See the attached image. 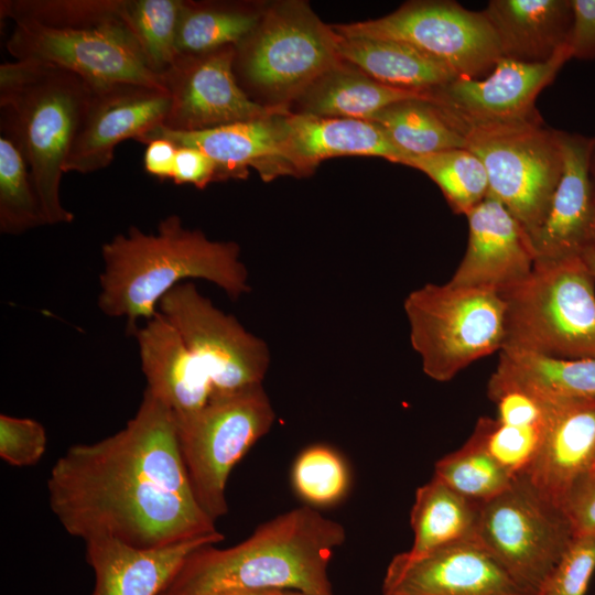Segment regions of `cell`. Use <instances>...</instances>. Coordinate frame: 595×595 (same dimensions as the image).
<instances>
[{
	"label": "cell",
	"mask_w": 595,
	"mask_h": 595,
	"mask_svg": "<svg viewBox=\"0 0 595 595\" xmlns=\"http://www.w3.org/2000/svg\"><path fill=\"white\" fill-rule=\"evenodd\" d=\"M292 483L302 499L312 505L326 506L346 494L349 474L336 451L325 445H313L298 456Z\"/></svg>",
	"instance_id": "cell-38"
},
{
	"label": "cell",
	"mask_w": 595,
	"mask_h": 595,
	"mask_svg": "<svg viewBox=\"0 0 595 595\" xmlns=\"http://www.w3.org/2000/svg\"><path fill=\"white\" fill-rule=\"evenodd\" d=\"M145 145V172L160 180H172L177 145L165 138H155Z\"/></svg>",
	"instance_id": "cell-45"
},
{
	"label": "cell",
	"mask_w": 595,
	"mask_h": 595,
	"mask_svg": "<svg viewBox=\"0 0 595 595\" xmlns=\"http://www.w3.org/2000/svg\"><path fill=\"white\" fill-rule=\"evenodd\" d=\"M496 404L497 420L509 425H539L545 422L544 405L523 389L493 374L487 387Z\"/></svg>",
	"instance_id": "cell-41"
},
{
	"label": "cell",
	"mask_w": 595,
	"mask_h": 595,
	"mask_svg": "<svg viewBox=\"0 0 595 595\" xmlns=\"http://www.w3.org/2000/svg\"><path fill=\"white\" fill-rule=\"evenodd\" d=\"M433 478L482 502L506 490L515 477L468 437L462 447L435 463Z\"/></svg>",
	"instance_id": "cell-36"
},
{
	"label": "cell",
	"mask_w": 595,
	"mask_h": 595,
	"mask_svg": "<svg viewBox=\"0 0 595 595\" xmlns=\"http://www.w3.org/2000/svg\"><path fill=\"white\" fill-rule=\"evenodd\" d=\"M6 47L14 60L62 67L91 87L128 82L164 88L125 21L75 29L15 24Z\"/></svg>",
	"instance_id": "cell-13"
},
{
	"label": "cell",
	"mask_w": 595,
	"mask_h": 595,
	"mask_svg": "<svg viewBox=\"0 0 595 595\" xmlns=\"http://www.w3.org/2000/svg\"><path fill=\"white\" fill-rule=\"evenodd\" d=\"M101 257L98 307L109 317L125 318L129 335L140 320L158 313L162 298L183 280L209 281L234 301L250 291L239 246L210 240L199 229L184 227L174 214L159 223L155 234L131 226L116 235L102 245Z\"/></svg>",
	"instance_id": "cell-3"
},
{
	"label": "cell",
	"mask_w": 595,
	"mask_h": 595,
	"mask_svg": "<svg viewBox=\"0 0 595 595\" xmlns=\"http://www.w3.org/2000/svg\"><path fill=\"white\" fill-rule=\"evenodd\" d=\"M266 4L181 0L176 24L178 54L237 47L258 26Z\"/></svg>",
	"instance_id": "cell-30"
},
{
	"label": "cell",
	"mask_w": 595,
	"mask_h": 595,
	"mask_svg": "<svg viewBox=\"0 0 595 595\" xmlns=\"http://www.w3.org/2000/svg\"><path fill=\"white\" fill-rule=\"evenodd\" d=\"M561 509L576 537H595V470L577 480L565 495Z\"/></svg>",
	"instance_id": "cell-42"
},
{
	"label": "cell",
	"mask_w": 595,
	"mask_h": 595,
	"mask_svg": "<svg viewBox=\"0 0 595 595\" xmlns=\"http://www.w3.org/2000/svg\"><path fill=\"white\" fill-rule=\"evenodd\" d=\"M47 444L45 428L30 418L0 414V457L14 467L34 466Z\"/></svg>",
	"instance_id": "cell-40"
},
{
	"label": "cell",
	"mask_w": 595,
	"mask_h": 595,
	"mask_svg": "<svg viewBox=\"0 0 595 595\" xmlns=\"http://www.w3.org/2000/svg\"><path fill=\"white\" fill-rule=\"evenodd\" d=\"M383 595H538L520 585L478 542L464 541L421 558L390 561Z\"/></svg>",
	"instance_id": "cell-17"
},
{
	"label": "cell",
	"mask_w": 595,
	"mask_h": 595,
	"mask_svg": "<svg viewBox=\"0 0 595 595\" xmlns=\"http://www.w3.org/2000/svg\"><path fill=\"white\" fill-rule=\"evenodd\" d=\"M593 137L561 130L563 167L548 213L532 237L537 260L582 257L595 249V185L589 171Z\"/></svg>",
	"instance_id": "cell-19"
},
{
	"label": "cell",
	"mask_w": 595,
	"mask_h": 595,
	"mask_svg": "<svg viewBox=\"0 0 595 595\" xmlns=\"http://www.w3.org/2000/svg\"><path fill=\"white\" fill-rule=\"evenodd\" d=\"M466 217L468 242L451 284L501 294L531 273V238L499 201L487 195Z\"/></svg>",
	"instance_id": "cell-18"
},
{
	"label": "cell",
	"mask_w": 595,
	"mask_h": 595,
	"mask_svg": "<svg viewBox=\"0 0 595 595\" xmlns=\"http://www.w3.org/2000/svg\"><path fill=\"white\" fill-rule=\"evenodd\" d=\"M279 595H305V594H303L301 592H298V591L283 589V591H280Z\"/></svg>",
	"instance_id": "cell-49"
},
{
	"label": "cell",
	"mask_w": 595,
	"mask_h": 595,
	"mask_svg": "<svg viewBox=\"0 0 595 595\" xmlns=\"http://www.w3.org/2000/svg\"><path fill=\"white\" fill-rule=\"evenodd\" d=\"M123 0H2L1 19L50 29L100 26L122 18Z\"/></svg>",
	"instance_id": "cell-34"
},
{
	"label": "cell",
	"mask_w": 595,
	"mask_h": 595,
	"mask_svg": "<svg viewBox=\"0 0 595 595\" xmlns=\"http://www.w3.org/2000/svg\"><path fill=\"white\" fill-rule=\"evenodd\" d=\"M541 403L545 409L541 446L522 475L561 508L571 487L595 470V398Z\"/></svg>",
	"instance_id": "cell-20"
},
{
	"label": "cell",
	"mask_w": 595,
	"mask_h": 595,
	"mask_svg": "<svg viewBox=\"0 0 595 595\" xmlns=\"http://www.w3.org/2000/svg\"><path fill=\"white\" fill-rule=\"evenodd\" d=\"M282 123V154L292 175H307L322 161L336 156H379L398 164L408 156L370 120L288 111Z\"/></svg>",
	"instance_id": "cell-22"
},
{
	"label": "cell",
	"mask_w": 595,
	"mask_h": 595,
	"mask_svg": "<svg viewBox=\"0 0 595 595\" xmlns=\"http://www.w3.org/2000/svg\"><path fill=\"white\" fill-rule=\"evenodd\" d=\"M595 571V537H576L548 574L538 595H584Z\"/></svg>",
	"instance_id": "cell-39"
},
{
	"label": "cell",
	"mask_w": 595,
	"mask_h": 595,
	"mask_svg": "<svg viewBox=\"0 0 595 595\" xmlns=\"http://www.w3.org/2000/svg\"><path fill=\"white\" fill-rule=\"evenodd\" d=\"M47 493L65 531L85 542L112 538L149 549L219 533L193 494L175 415L148 389L123 429L75 444L55 462Z\"/></svg>",
	"instance_id": "cell-1"
},
{
	"label": "cell",
	"mask_w": 595,
	"mask_h": 595,
	"mask_svg": "<svg viewBox=\"0 0 595 595\" xmlns=\"http://www.w3.org/2000/svg\"><path fill=\"white\" fill-rule=\"evenodd\" d=\"M589 171H591V175L595 185V137H593V140H592V149H591V156H589Z\"/></svg>",
	"instance_id": "cell-48"
},
{
	"label": "cell",
	"mask_w": 595,
	"mask_h": 595,
	"mask_svg": "<svg viewBox=\"0 0 595 595\" xmlns=\"http://www.w3.org/2000/svg\"><path fill=\"white\" fill-rule=\"evenodd\" d=\"M137 339L147 388L175 415L204 408L213 398L210 388L193 363L180 334L158 313L139 326Z\"/></svg>",
	"instance_id": "cell-24"
},
{
	"label": "cell",
	"mask_w": 595,
	"mask_h": 595,
	"mask_svg": "<svg viewBox=\"0 0 595 595\" xmlns=\"http://www.w3.org/2000/svg\"><path fill=\"white\" fill-rule=\"evenodd\" d=\"M283 113L199 131H174L159 126L137 141L147 144L155 138H165L177 147L202 151L215 163L217 182L244 180L249 167L258 171L263 181H270L289 175L282 154Z\"/></svg>",
	"instance_id": "cell-21"
},
{
	"label": "cell",
	"mask_w": 595,
	"mask_h": 595,
	"mask_svg": "<svg viewBox=\"0 0 595 595\" xmlns=\"http://www.w3.org/2000/svg\"><path fill=\"white\" fill-rule=\"evenodd\" d=\"M90 90L77 74L48 63L0 65L1 133L24 155L47 225L74 220L61 203L60 185Z\"/></svg>",
	"instance_id": "cell-4"
},
{
	"label": "cell",
	"mask_w": 595,
	"mask_h": 595,
	"mask_svg": "<svg viewBox=\"0 0 595 595\" xmlns=\"http://www.w3.org/2000/svg\"><path fill=\"white\" fill-rule=\"evenodd\" d=\"M159 312L180 334L212 400L262 383L271 360L267 343L216 307L194 283L167 292Z\"/></svg>",
	"instance_id": "cell-12"
},
{
	"label": "cell",
	"mask_w": 595,
	"mask_h": 595,
	"mask_svg": "<svg viewBox=\"0 0 595 595\" xmlns=\"http://www.w3.org/2000/svg\"><path fill=\"white\" fill-rule=\"evenodd\" d=\"M280 589H262V591H244L230 593L227 595H279Z\"/></svg>",
	"instance_id": "cell-46"
},
{
	"label": "cell",
	"mask_w": 595,
	"mask_h": 595,
	"mask_svg": "<svg viewBox=\"0 0 595 595\" xmlns=\"http://www.w3.org/2000/svg\"><path fill=\"white\" fill-rule=\"evenodd\" d=\"M332 28L344 37L407 43L457 76H487L501 58L497 37L484 12L467 10L450 0L410 1L382 18Z\"/></svg>",
	"instance_id": "cell-11"
},
{
	"label": "cell",
	"mask_w": 595,
	"mask_h": 595,
	"mask_svg": "<svg viewBox=\"0 0 595 595\" xmlns=\"http://www.w3.org/2000/svg\"><path fill=\"white\" fill-rule=\"evenodd\" d=\"M544 424L509 425L483 416L478 419L469 439L517 477L527 473L533 463L541 446Z\"/></svg>",
	"instance_id": "cell-37"
},
{
	"label": "cell",
	"mask_w": 595,
	"mask_h": 595,
	"mask_svg": "<svg viewBox=\"0 0 595 595\" xmlns=\"http://www.w3.org/2000/svg\"><path fill=\"white\" fill-rule=\"evenodd\" d=\"M180 3L181 0H123L122 18L149 68L159 76L178 55L175 40Z\"/></svg>",
	"instance_id": "cell-35"
},
{
	"label": "cell",
	"mask_w": 595,
	"mask_h": 595,
	"mask_svg": "<svg viewBox=\"0 0 595 595\" xmlns=\"http://www.w3.org/2000/svg\"><path fill=\"white\" fill-rule=\"evenodd\" d=\"M224 538L219 532L149 549L112 538L88 540L86 561L95 574L90 595H160L191 552L205 544H217Z\"/></svg>",
	"instance_id": "cell-23"
},
{
	"label": "cell",
	"mask_w": 595,
	"mask_h": 595,
	"mask_svg": "<svg viewBox=\"0 0 595 595\" xmlns=\"http://www.w3.org/2000/svg\"><path fill=\"white\" fill-rule=\"evenodd\" d=\"M409 99L431 100V94L387 86L342 60L302 94L291 112L370 120L383 108Z\"/></svg>",
	"instance_id": "cell-26"
},
{
	"label": "cell",
	"mask_w": 595,
	"mask_h": 595,
	"mask_svg": "<svg viewBox=\"0 0 595 595\" xmlns=\"http://www.w3.org/2000/svg\"><path fill=\"white\" fill-rule=\"evenodd\" d=\"M274 419L262 383L175 415L178 448L193 494L212 520L228 511L226 485L231 469L269 432Z\"/></svg>",
	"instance_id": "cell-8"
},
{
	"label": "cell",
	"mask_w": 595,
	"mask_h": 595,
	"mask_svg": "<svg viewBox=\"0 0 595 595\" xmlns=\"http://www.w3.org/2000/svg\"><path fill=\"white\" fill-rule=\"evenodd\" d=\"M170 102L164 88L137 83L91 87L64 173L87 174L107 167L118 143L137 141L164 123Z\"/></svg>",
	"instance_id": "cell-16"
},
{
	"label": "cell",
	"mask_w": 595,
	"mask_h": 595,
	"mask_svg": "<svg viewBox=\"0 0 595 595\" xmlns=\"http://www.w3.org/2000/svg\"><path fill=\"white\" fill-rule=\"evenodd\" d=\"M47 225L29 166L17 143L0 136V231L18 236Z\"/></svg>",
	"instance_id": "cell-33"
},
{
	"label": "cell",
	"mask_w": 595,
	"mask_h": 595,
	"mask_svg": "<svg viewBox=\"0 0 595 595\" xmlns=\"http://www.w3.org/2000/svg\"><path fill=\"white\" fill-rule=\"evenodd\" d=\"M500 295L502 349L595 359V278L582 257L536 260L531 273Z\"/></svg>",
	"instance_id": "cell-6"
},
{
	"label": "cell",
	"mask_w": 595,
	"mask_h": 595,
	"mask_svg": "<svg viewBox=\"0 0 595 595\" xmlns=\"http://www.w3.org/2000/svg\"><path fill=\"white\" fill-rule=\"evenodd\" d=\"M479 504L432 477L415 491L410 512L413 543L404 553L416 559L450 544L477 541Z\"/></svg>",
	"instance_id": "cell-28"
},
{
	"label": "cell",
	"mask_w": 595,
	"mask_h": 595,
	"mask_svg": "<svg viewBox=\"0 0 595 595\" xmlns=\"http://www.w3.org/2000/svg\"><path fill=\"white\" fill-rule=\"evenodd\" d=\"M235 46L178 54L161 75L171 100L162 126L174 131H199L279 112L245 93L235 75Z\"/></svg>",
	"instance_id": "cell-15"
},
{
	"label": "cell",
	"mask_w": 595,
	"mask_h": 595,
	"mask_svg": "<svg viewBox=\"0 0 595 595\" xmlns=\"http://www.w3.org/2000/svg\"><path fill=\"white\" fill-rule=\"evenodd\" d=\"M573 22L566 47L571 58H595V0H572Z\"/></svg>",
	"instance_id": "cell-43"
},
{
	"label": "cell",
	"mask_w": 595,
	"mask_h": 595,
	"mask_svg": "<svg viewBox=\"0 0 595 595\" xmlns=\"http://www.w3.org/2000/svg\"><path fill=\"white\" fill-rule=\"evenodd\" d=\"M370 121L377 123L392 144L408 156L466 148L464 136L431 100L409 99L392 104Z\"/></svg>",
	"instance_id": "cell-31"
},
{
	"label": "cell",
	"mask_w": 595,
	"mask_h": 595,
	"mask_svg": "<svg viewBox=\"0 0 595 595\" xmlns=\"http://www.w3.org/2000/svg\"><path fill=\"white\" fill-rule=\"evenodd\" d=\"M540 402L595 398V359H569L501 349L495 372Z\"/></svg>",
	"instance_id": "cell-29"
},
{
	"label": "cell",
	"mask_w": 595,
	"mask_h": 595,
	"mask_svg": "<svg viewBox=\"0 0 595 595\" xmlns=\"http://www.w3.org/2000/svg\"><path fill=\"white\" fill-rule=\"evenodd\" d=\"M172 181L192 184L203 190L210 182H217L215 163L202 151L191 147H177Z\"/></svg>",
	"instance_id": "cell-44"
},
{
	"label": "cell",
	"mask_w": 595,
	"mask_h": 595,
	"mask_svg": "<svg viewBox=\"0 0 595 595\" xmlns=\"http://www.w3.org/2000/svg\"><path fill=\"white\" fill-rule=\"evenodd\" d=\"M573 540L563 510L524 475L479 504L477 541L520 585L537 594Z\"/></svg>",
	"instance_id": "cell-10"
},
{
	"label": "cell",
	"mask_w": 595,
	"mask_h": 595,
	"mask_svg": "<svg viewBox=\"0 0 595 595\" xmlns=\"http://www.w3.org/2000/svg\"><path fill=\"white\" fill-rule=\"evenodd\" d=\"M338 54L371 78L405 90L429 93L457 77L413 46L393 40L339 35Z\"/></svg>",
	"instance_id": "cell-27"
},
{
	"label": "cell",
	"mask_w": 595,
	"mask_h": 595,
	"mask_svg": "<svg viewBox=\"0 0 595 595\" xmlns=\"http://www.w3.org/2000/svg\"><path fill=\"white\" fill-rule=\"evenodd\" d=\"M501 57L544 63L566 46L573 22L572 0H491L483 11Z\"/></svg>",
	"instance_id": "cell-25"
},
{
	"label": "cell",
	"mask_w": 595,
	"mask_h": 595,
	"mask_svg": "<svg viewBox=\"0 0 595 595\" xmlns=\"http://www.w3.org/2000/svg\"><path fill=\"white\" fill-rule=\"evenodd\" d=\"M403 309L411 346L435 381H450L502 349L506 304L497 292L426 283L409 293Z\"/></svg>",
	"instance_id": "cell-7"
},
{
	"label": "cell",
	"mask_w": 595,
	"mask_h": 595,
	"mask_svg": "<svg viewBox=\"0 0 595 595\" xmlns=\"http://www.w3.org/2000/svg\"><path fill=\"white\" fill-rule=\"evenodd\" d=\"M339 35L305 1L266 4L256 30L236 47L234 71L245 93L275 111L291 106L338 64Z\"/></svg>",
	"instance_id": "cell-5"
},
{
	"label": "cell",
	"mask_w": 595,
	"mask_h": 595,
	"mask_svg": "<svg viewBox=\"0 0 595 595\" xmlns=\"http://www.w3.org/2000/svg\"><path fill=\"white\" fill-rule=\"evenodd\" d=\"M466 149L483 162L488 194L531 238L548 213L563 167L561 130L543 121L464 128Z\"/></svg>",
	"instance_id": "cell-9"
},
{
	"label": "cell",
	"mask_w": 595,
	"mask_h": 595,
	"mask_svg": "<svg viewBox=\"0 0 595 595\" xmlns=\"http://www.w3.org/2000/svg\"><path fill=\"white\" fill-rule=\"evenodd\" d=\"M569 60L566 46L544 63L501 57L483 79L457 76L430 91L431 101L459 132L469 127L540 122L537 97Z\"/></svg>",
	"instance_id": "cell-14"
},
{
	"label": "cell",
	"mask_w": 595,
	"mask_h": 595,
	"mask_svg": "<svg viewBox=\"0 0 595 595\" xmlns=\"http://www.w3.org/2000/svg\"><path fill=\"white\" fill-rule=\"evenodd\" d=\"M401 164L428 175L456 214L466 216L488 194L486 169L480 159L466 148L409 155Z\"/></svg>",
	"instance_id": "cell-32"
},
{
	"label": "cell",
	"mask_w": 595,
	"mask_h": 595,
	"mask_svg": "<svg viewBox=\"0 0 595 595\" xmlns=\"http://www.w3.org/2000/svg\"><path fill=\"white\" fill-rule=\"evenodd\" d=\"M345 539L339 522L309 506L295 508L262 523L234 547H198L160 595H227L262 589L333 595L327 567Z\"/></svg>",
	"instance_id": "cell-2"
},
{
	"label": "cell",
	"mask_w": 595,
	"mask_h": 595,
	"mask_svg": "<svg viewBox=\"0 0 595 595\" xmlns=\"http://www.w3.org/2000/svg\"><path fill=\"white\" fill-rule=\"evenodd\" d=\"M582 258L595 278V249H589L583 253Z\"/></svg>",
	"instance_id": "cell-47"
}]
</instances>
